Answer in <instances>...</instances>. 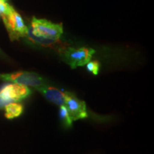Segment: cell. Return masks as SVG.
I'll return each mask as SVG.
<instances>
[{"mask_svg":"<svg viewBox=\"0 0 154 154\" xmlns=\"http://www.w3.org/2000/svg\"><path fill=\"white\" fill-rule=\"evenodd\" d=\"M59 120L61 121V124L66 128H69L72 127L73 125V120L71 118L70 115H69V111L67 110L66 106L62 105L59 106Z\"/></svg>","mask_w":154,"mask_h":154,"instance_id":"cell-9","label":"cell"},{"mask_svg":"<svg viewBox=\"0 0 154 154\" xmlns=\"http://www.w3.org/2000/svg\"><path fill=\"white\" fill-rule=\"evenodd\" d=\"M4 109L5 111V117L8 119H12L19 117L24 111V106L22 103H19V102L9 103L6 105Z\"/></svg>","mask_w":154,"mask_h":154,"instance_id":"cell-8","label":"cell"},{"mask_svg":"<svg viewBox=\"0 0 154 154\" xmlns=\"http://www.w3.org/2000/svg\"><path fill=\"white\" fill-rule=\"evenodd\" d=\"M11 41L27 36L29 28L24 24L23 19L12 7L7 13L2 15Z\"/></svg>","mask_w":154,"mask_h":154,"instance_id":"cell-2","label":"cell"},{"mask_svg":"<svg viewBox=\"0 0 154 154\" xmlns=\"http://www.w3.org/2000/svg\"><path fill=\"white\" fill-rule=\"evenodd\" d=\"M31 94L32 91L28 86L15 83L7 84L0 89V98L9 103L26 99Z\"/></svg>","mask_w":154,"mask_h":154,"instance_id":"cell-5","label":"cell"},{"mask_svg":"<svg viewBox=\"0 0 154 154\" xmlns=\"http://www.w3.org/2000/svg\"><path fill=\"white\" fill-rule=\"evenodd\" d=\"M42 96L49 102L57 106L65 105L67 96L70 92L63 91L57 87L49 86V84L35 88Z\"/></svg>","mask_w":154,"mask_h":154,"instance_id":"cell-7","label":"cell"},{"mask_svg":"<svg viewBox=\"0 0 154 154\" xmlns=\"http://www.w3.org/2000/svg\"><path fill=\"white\" fill-rule=\"evenodd\" d=\"M0 80L11 82L15 84L36 88L49 84V83L41 75L34 72H18L10 74H0Z\"/></svg>","mask_w":154,"mask_h":154,"instance_id":"cell-4","label":"cell"},{"mask_svg":"<svg viewBox=\"0 0 154 154\" xmlns=\"http://www.w3.org/2000/svg\"><path fill=\"white\" fill-rule=\"evenodd\" d=\"M62 34L61 24H54L46 19L33 17L26 36L36 44L49 45L59 41Z\"/></svg>","mask_w":154,"mask_h":154,"instance_id":"cell-1","label":"cell"},{"mask_svg":"<svg viewBox=\"0 0 154 154\" xmlns=\"http://www.w3.org/2000/svg\"><path fill=\"white\" fill-rule=\"evenodd\" d=\"M11 7V6L7 3V0H0V16L7 13Z\"/></svg>","mask_w":154,"mask_h":154,"instance_id":"cell-11","label":"cell"},{"mask_svg":"<svg viewBox=\"0 0 154 154\" xmlns=\"http://www.w3.org/2000/svg\"><path fill=\"white\" fill-rule=\"evenodd\" d=\"M67 110L73 121L87 118L88 116L86 103L69 93L65 103Z\"/></svg>","mask_w":154,"mask_h":154,"instance_id":"cell-6","label":"cell"},{"mask_svg":"<svg viewBox=\"0 0 154 154\" xmlns=\"http://www.w3.org/2000/svg\"><path fill=\"white\" fill-rule=\"evenodd\" d=\"M86 69L89 73H91L93 75L99 74L100 71V67H101V64L98 61H89L86 64Z\"/></svg>","mask_w":154,"mask_h":154,"instance_id":"cell-10","label":"cell"},{"mask_svg":"<svg viewBox=\"0 0 154 154\" xmlns=\"http://www.w3.org/2000/svg\"><path fill=\"white\" fill-rule=\"evenodd\" d=\"M8 103H9V102L6 101H5V100H3L2 99H1V98H0V109H4L5 106L8 104Z\"/></svg>","mask_w":154,"mask_h":154,"instance_id":"cell-12","label":"cell"},{"mask_svg":"<svg viewBox=\"0 0 154 154\" xmlns=\"http://www.w3.org/2000/svg\"><path fill=\"white\" fill-rule=\"evenodd\" d=\"M95 53L91 48L69 47L61 52V59L72 69L85 66Z\"/></svg>","mask_w":154,"mask_h":154,"instance_id":"cell-3","label":"cell"}]
</instances>
